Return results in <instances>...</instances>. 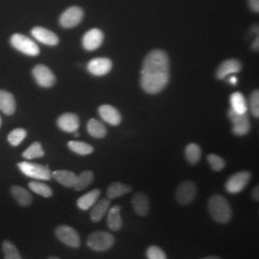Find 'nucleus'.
<instances>
[{
    "label": "nucleus",
    "mask_w": 259,
    "mask_h": 259,
    "mask_svg": "<svg viewBox=\"0 0 259 259\" xmlns=\"http://www.w3.org/2000/svg\"><path fill=\"white\" fill-rule=\"evenodd\" d=\"M170 77L169 58L163 50L155 49L146 56L142 69L140 83L144 92L157 94L162 92Z\"/></svg>",
    "instance_id": "obj_1"
},
{
    "label": "nucleus",
    "mask_w": 259,
    "mask_h": 259,
    "mask_svg": "<svg viewBox=\"0 0 259 259\" xmlns=\"http://www.w3.org/2000/svg\"><path fill=\"white\" fill-rule=\"evenodd\" d=\"M208 211L214 221L220 224L230 222L232 219L231 204L222 195L215 194L210 197L208 201Z\"/></svg>",
    "instance_id": "obj_2"
},
{
    "label": "nucleus",
    "mask_w": 259,
    "mask_h": 259,
    "mask_svg": "<svg viewBox=\"0 0 259 259\" xmlns=\"http://www.w3.org/2000/svg\"><path fill=\"white\" fill-rule=\"evenodd\" d=\"M18 167L23 175L35 180L49 181L52 178V172L47 165L29 161H21L18 163Z\"/></svg>",
    "instance_id": "obj_3"
},
{
    "label": "nucleus",
    "mask_w": 259,
    "mask_h": 259,
    "mask_svg": "<svg viewBox=\"0 0 259 259\" xmlns=\"http://www.w3.org/2000/svg\"><path fill=\"white\" fill-rule=\"evenodd\" d=\"M10 44L16 50L25 55L36 57L39 55V47L37 44L31 39L30 37H26L22 34L16 33L12 35L10 38Z\"/></svg>",
    "instance_id": "obj_4"
},
{
    "label": "nucleus",
    "mask_w": 259,
    "mask_h": 259,
    "mask_svg": "<svg viewBox=\"0 0 259 259\" xmlns=\"http://www.w3.org/2000/svg\"><path fill=\"white\" fill-rule=\"evenodd\" d=\"M114 244V237L107 232H95L88 238V246L95 251L110 250Z\"/></svg>",
    "instance_id": "obj_5"
},
{
    "label": "nucleus",
    "mask_w": 259,
    "mask_h": 259,
    "mask_svg": "<svg viewBox=\"0 0 259 259\" xmlns=\"http://www.w3.org/2000/svg\"><path fill=\"white\" fill-rule=\"evenodd\" d=\"M56 237L64 243L66 246L71 248H79L81 246V240L79 233L75 231L72 227L61 225L55 230Z\"/></svg>",
    "instance_id": "obj_6"
},
{
    "label": "nucleus",
    "mask_w": 259,
    "mask_h": 259,
    "mask_svg": "<svg viewBox=\"0 0 259 259\" xmlns=\"http://www.w3.org/2000/svg\"><path fill=\"white\" fill-rule=\"evenodd\" d=\"M250 177L251 175L248 171H241L233 174L226 183V190L232 194L240 193L249 184Z\"/></svg>",
    "instance_id": "obj_7"
},
{
    "label": "nucleus",
    "mask_w": 259,
    "mask_h": 259,
    "mask_svg": "<svg viewBox=\"0 0 259 259\" xmlns=\"http://www.w3.org/2000/svg\"><path fill=\"white\" fill-rule=\"evenodd\" d=\"M32 74L37 84L41 88L49 89L55 84V75L47 65H36L32 70Z\"/></svg>",
    "instance_id": "obj_8"
},
{
    "label": "nucleus",
    "mask_w": 259,
    "mask_h": 259,
    "mask_svg": "<svg viewBox=\"0 0 259 259\" xmlns=\"http://www.w3.org/2000/svg\"><path fill=\"white\" fill-rule=\"evenodd\" d=\"M83 19V11L78 6H72L61 15L59 22L64 28H73L79 25Z\"/></svg>",
    "instance_id": "obj_9"
},
{
    "label": "nucleus",
    "mask_w": 259,
    "mask_h": 259,
    "mask_svg": "<svg viewBox=\"0 0 259 259\" xmlns=\"http://www.w3.org/2000/svg\"><path fill=\"white\" fill-rule=\"evenodd\" d=\"M229 117L233 124L232 132L234 135H236L238 137H242V136L247 135L250 132V123L248 112L243 113V114H238V113H235L232 110H230Z\"/></svg>",
    "instance_id": "obj_10"
},
{
    "label": "nucleus",
    "mask_w": 259,
    "mask_h": 259,
    "mask_svg": "<svg viewBox=\"0 0 259 259\" xmlns=\"http://www.w3.org/2000/svg\"><path fill=\"white\" fill-rule=\"evenodd\" d=\"M197 188L191 181H185L178 186L176 190V200L179 204H190L195 199Z\"/></svg>",
    "instance_id": "obj_11"
},
{
    "label": "nucleus",
    "mask_w": 259,
    "mask_h": 259,
    "mask_svg": "<svg viewBox=\"0 0 259 259\" xmlns=\"http://www.w3.org/2000/svg\"><path fill=\"white\" fill-rule=\"evenodd\" d=\"M31 35L38 42L42 45H47L49 47H55L60 41L59 37L54 32L41 26H36L33 28L31 30Z\"/></svg>",
    "instance_id": "obj_12"
},
{
    "label": "nucleus",
    "mask_w": 259,
    "mask_h": 259,
    "mask_svg": "<svg viewBox=\"0 0 259 259\" xmlns=\"http://www.w3.org/2000/svg\"><path fill=\"white\" fill-rule=\"evenodd\" d=\"M104 34L100 29L93 28L83 35L82 44L83 47L88 51H93L102 46Z\"/></svg>",
    "instance_id": "obj_13"
},
{
    "label": "nucleus",
    "mask_w": 259,
    "mask_h": 259,
    "mask_svg": "<svg viewBox=\"0 0 259 259\" xmlns=\"http://www.w3.org/2000/svg\"><path fill=\"white\" fill-rule=\"evenodd\" d=\"M112 63L108 58H95L88 64V70L94 76H104L111 70Z\"/></svg>",
    "instance_id": "obj_14"
},
{
    "label": "nucleus",
    "mask_w": 259,
    "mask_h": 259,
    "mask_svg": "<svg viewBox=\"0 0 259 259\" xmlns=\"http://www.w3.org/2000/svg\"><path fill=\"white\" fill-rule=\"evenodd\" d=\"M57 124L58 127L65 133H76L80 127V119L77 114L66 112L58 118Z\"/></svg>",
    "instance_id": "obj_15"
},
{
    "label": "nucleus",
    "mask_w": 259,
    "mask_h": 259,
    "mask_svg": "<svg viewBox=\"0 0 259 259\" xmlns=\"http://www.w3.org/2000/svg\"><path fill=\"white\" fill-rule=\"evenodd\" d=\"M242 69V64L236 59H230L223 62L216 71L218 79H225L229 75L238 73Z\"/></svg>",
    "instance_id": "obj_16"
},
{
    "label": "nucleus",
    "mask_w": 259,
    "mask_h": 259,
    "mask_svg": "<svg viewBox=\"0 0 259 259\" xmlns=\"http://www.w3.org/2000/svg\"><path fill=\"white\" fill-rule=\"evenodd\" d=\"M98 111L103 120L111 126H117L120 124L122 120L120 112L111 105H102Z\"/></svg>",
    "instance_id": "obj_17"
},
{
    "label": "nucleus",
    "mask_w": 259,
    "mask_h": 259,
    "mask_svg": "<svg viewBox=\"0 0 259 259\" xmlns=\"http://www.w3.org/2000/svg\"><path fill=\"white\" fill-rule=\"evenodd\" d=\"M10 192L15 201L20 206H29L33 203V196L25 188L19 185H12L10 188Z\"/></svg>",
    "instance_id": "obj_18"
},
{
    "label": "nucleus",
    "mask_w": 259,
    "mask_h": 259,
    "mask_svg": "<svg viewBox=\"0 0 259 259\" xmlns=\"http://www.w3.org/2000/svg\"><path fill=\"white\" fill-rule=\"evenodd\" d=\"M17 109L16 99L12 93L0 90V111L6 115H12Z\"/></svg>",
    "instance_id": "obj_19"
},
{
    "label": "nucleus",
    "mask_w": 259,
    "mask_h": 259,
    "mask_svg": "<svg viewBox=\"0 0 259 259\" xmlns=\"http://www.w3.org/2000/svg\"><path fill=\"white\" fill-rule=\"evenodd\" d=\"M132 204L136 213L139 216H146L150 209L148 196L143 192H138L133 197Z\"/></svg>",
    "instance_id": "obj_20"
},
{
    "label": "nucleus",
    "mask_w": 259,
    "mask_h": 259,
    "mask_svg": "<svg viewBox=\"0 0 259 259\" xmlns=\"http://www.w3.org/2000/svg\"><path fill=\"white\" fill-rule=\"evenodd\" d=\"M111 205V199L106 198L96 202L91 211V219L93 222L98 223L102 220L105 214L108 212Z\"/></svg>",
    "instance_id": "obj_21"
},
{
    "label": "nucleus",
    "mask_w": 259,
    "mask_h": 259,
    "mask_svg": "<svg viewBox=\"0 0 259 259\" xmlns=\"http://www.w3.org/2000/svg\"><path fill=\"white\" fill-rule=\"evenodd\" d=\"M52 178L65 187H73L77 180V175L74 172L68 170H57L52 172Z\"/></svg>",
    "instance_id": "obj_22"
},
{
    "label": "nucleus",
    "mask_w": 259,
    "mask_h": 259,
    "mask_svg": "<svg viewBox=\"0 0 259 259\" xmlns=\"http://www.w3.org/2000/svg\"><path fill=\"white\" fill-rule=\"evenodd\" d=\"M100 190L99 189H94L90 192H88L87 194L83 195L82 197H80L77 200V206L81 209V210H88L90 208H92L94 204L97 202L98 198L100 197Z\"/></svg>",
    "instance_id": "obj_23"
},
{
    "label": "nucleus",
    "mask_w": 259,
    "mask_h": 259,
    "mask_svg": "<svg viewBox=\"0 0 259 259\" xmlns=\"http://www.w3.org/2000/svg\"><path fill=\"white\" fill-rule=\"evenodd\" d=\"M120 205L112 206L108 213L107 224L110 230L113 232H117L122 228V218H121Z\"/></svg>",
    "instance_id": "obj_24"
},
{
    "label": "nucleus",
    "mask_w": 259,
    "mask_h": 259,
    "mask_svg": "<svg viewBox=\"0 0 259 259\" xmlns=\"http://www.w3.org/2000/svg\"><path fill=\"white\" fill-rule=\"evenodd\" d=\"M231 110L235 113L243 114L248 112V105L244 95L241 93H232L231 95Z\"/></svg>",
    "instance_id": "obj_25"
},
{
    "label": "nucleus",
    "mask_w": 259,
    "mask_h": 259,
    "mask_svg": "<svg viewBox=\"0 0 259 259\" xmlns=\"http://www.w3.org/2000/svg\"><path fill=\"white\" fill-rule=\"evenodd\" d=\"M87 129L89 134L95 139H103L107 136V129L102 122L92 118L88 122Z\"/></svg>",
    "instance_id": "obj_26"
},
{
    "label": "nucleus",
    "mask_w": 259,
    "mask_h": 259,
    "mask_svg": "<svg viewBox=\"0 0 259 259\" xmlns=\"http://www.w3.org/2000/svg\"><path fill=\"white\" fill-rule=\"evenodd\" d=\"M132 191V186L128 185H123L119 182L112 183L107 190V196L109 199H115L123 195L130 193Z\"/></svg>",
    "instance_id": "obj_27"
},
{
    "label": "nucleus",
    "mask_w": 259,
    "mask_h": 259,
    "mask_svg": "<svg viewBox=\"0 0 259 259\" xmlns=\"http://www.w3.org/2000/svg\"><path fill=\"white\" fill-rule=\"evenodd\" d=\"M68 148L70 149L72 152H74L76 154L80 155V156H87V155H91L93 152V146L83 142V141H69L67 143Z\"/></svg>",
    "instance_id": "obj_28"
},
{
    "label": "nucleus",
    "mask_w": 259,
    "mask_h": 259,
    "mask_svg": "<svg viewBox=\"0 0 259 259\" xmlns=\"http://www.w3.org/2000/svg\"><path fill=\"white\" fill-rule=\"evenodd\" d=\"M93 180H94L93 172L83 171V173H81L79 176H77V180H76L73 188L76 191H82L93 183Z\"/></svg>",
    "instance_id": "obj_29"
},
{
    "label": "nucleus",
    "mask_w": 259,
    "mask_h": 259,
    "mask_svg": "<svg viewBox=\"0 0 259 259\" xmlns=\"http://www.w3.org/2000/svg\"><path fill=\"white\" fill-rule=\"evenodd\" d=\"M202 156V151L196 143H190L185 148V157L190 164H196L199 162Z\"/></svg>",
    "instance_id": "obj_30"
},
{
    "label": "nucleus",
    "mask_w": 259,
    "mask_h": 259,
    "mask_svg": "<svg viewBox=\"0 0 259 259\" xmlns=\"http://www.w3.org/2000/svg\"><path fill=\"white\" fill-rule=\"evenodd\" d=\"M2 251H3L4 259H22L19 250L12 241H3Z\"/></svg>",
    "instance_id": "obj_31"
},
{
    "label": "nucleus",
    "mask_w": 259,
    "mask_h": 259,
    "mask_svg": "<svg viewBox=\"0 0 259 259\" xmlns=\"http://www.w3.org/2000/svg\"><path fill=\"white\" fill-rule=\"evenodd\" d=\"M28 187L30 190H32L34 193L39 195L45 198H50L53 195V191L49 185H46L44 183L39 182H30L28 184Z\"/></svg>",
    "instance_id": "obj_32"
},
{
    "label": "nucleus",
    "mask_w": 259,
    "mask_h": 259,
    "mask_svg": "<svg viewBox=\"0 0 259 259\" xmlns=\"http://www.w3.org/2000/svg\"><path fill=\"white\" fill-rule=\"evenodd\" d=\"M45 156V151L39 142H34L32 145H30L22 154V157L25 159H34V158H39Z\"/></svg>",
    "instance_id": "obj_33"
},
{
    "label": "nucleus",
    "mask_w": 259,
    "mask_h": 259,
    "mask_svg": "<svg viewBox=\"0 0 259 259\" xmlns=\"http://www.w3.org/2000/svg\"><path fill=\"white\" fill-rule=\"evenodd\" d=\"M27 137V131L22 128H17L13 130L8 135V142L12 146L16 147L19 146V144L26 139Z\"/></svg>",
    "instance_id": "obj_34"
},
{
    "label": "nucleus",
    "mask_w": 259,
    "mask_h": 259,
    "mask_svg": "<svg viewBox=\"0 0 259 259\" xmlns=\"http://www.w3.org/2000/svg\"><path fill=\"white\" fill-rule=\"evenodd\" d=\"M207 161L214 171H221L226 166V162L222 157L214 154L207 156Z\"/></svg>",
    "instance_id": "obj_35"
},
{
    "label": "nucleus",
    "mask_w": 259,
    "mask_h": 259,
    "mask_svg": "<svg viewBox=\"0 0 259 259\" xmlns=\"http://www.w3.org/2000/svg\"><path fill=\"white\" fill-rule=\"evenodd\" d=\"M250 112L254 117L259 116V92L255 91L251 93L250 98Z\"/></svg>",
    "instance_id": "obj_36"
},
{
    "label": "nucleus",
    "mask_w": 259,
    "mask_h": 259,
    "mask_svg": "<svg viewBox=\"0 0 259 259\" xmlns=\"http://www.w3.org/2000/svg\"><path fill=\"white\" fill-rule=\"evenodd\" d=\"M146 255L148 259H167L165 252L157 246L149 247L146 251Z\"/></svg>",
    "instance_id": "obj_37"
},
{
    "label": "nucleus",
    "mask_w": 259,
    "mask_h": 259,
    "mask_svg": "<svg viewBox=\"0 0 259 259\" xmlns=\"http://www.w3.org/2000/svg\"><path fill=\"white\" fill-rule=\"evenodd\" d=\"M250 9L255 13L259 12V0H249Z\"/></svg>",
    "instance_id": "obj_38"
},
{
    "label": "nucleus",
    "mask_w": 259,
    "mask_h": 259,
    "mask_svg": "<svg viewBox=\"0 0 259 259\" xmlns=\"http://www.w3.org/2000/svg\"><path fill=\"white\" fill-rule=\"evenodd\" d=\"M252 198H253V200H255V201H258L259 200V188L258 185L253 189V191H252Z\"/></svg>",
    "instance_id": "obj_39"
},
{
    "label": "nucleus",
    "mask_w": 259,
    "mask_h": 259,
    "mask_svg": "<svg viewBox=\"0 0 259 259\" xmlns=\"http://www.w3.org/2000/svg\"><path fill=\"white\" fill-rule=\"evenodd\" d=\"M258 37L254 40V42H253V45H252V50L253 51H258Z\"/></svg>",
    "instance_id": "obj_40"
},
{
    "label": "nucleus",
    "mask_w": 259,
    "mask_h": 259,
    "mask_svg": "<svg viewBox=\"0 0 259 259\" xmlns=\"http://www.w3.org/2000/svg\"><path fill=\"white\" fill-rule=\"evenodd\" d=\"M230 83H232V84H236L237 83V78L232 76V77L230 78Z\"/></svg>",
    "instance_id": "obj_41"
},
{
    "label": "nucleus",
    "mask_w": 259,
    "mask_h": 259,
    "mask_svg": "<svg viewBox=\"0 0 259 259\" xmlns=\"http://www.w3.org/2000/svg\"><path fill=\"white\" fill-rule=\"evenodd\" d=\"M203 259H221L220 257H218V256H207V257H204Z\"/></svg>",
    "instance_id": "obj_42"
},
{
    "label": "nucleus",
    "mask_w": 259,
    "mask_h": 259,
    "mask_svg": "<svg viewBox=\"0 0 259 259\" xmlns=\"http://www.w3.org/2000/svg\"><path fill=\"white\" fill-rule=\"evenodd\" d=\"M47 259H60L59 257H57V256H50V257H48Z\"/></svg>",
    "instance_id": "obj_43"
},
{
    "label": "nucleus",
    "mask_w": 259,
    "mask_h": 259,
    "mask_svg": "<svg viewBox=\"0 0 259 259\" xmlns=\"http://www.w3.org/2000/svg\"><path fill=\"white\" fill-rule=\"evenodd\" d=\"M0 127H1V117H0Z\"/></svg>",
    "instance_id": "obj_44"
}]
</instances>
